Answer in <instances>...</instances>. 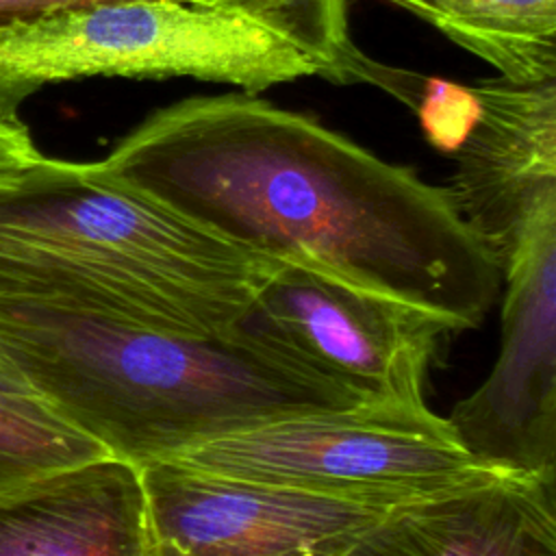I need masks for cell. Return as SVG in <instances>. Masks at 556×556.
I'll list each match as a JSON object with an SVG mask.
<instances>
[{"instance_id":"5b68a950","label":"cell","mask_w":556,"mask_h":556,"mask_svg":"<svg viewBox=\"0 0 556 556\" xmlns=\"http://www.w3.org/2000/svg\"><path fill=\"white\" fill-rule=\"evenodd\" d=\"M165 460L378 506L415 502L500 473L480 465L447 419L426 404H361L276 419Z\"/></svg>"},{"instance_id":"52a82bcc","label":"cell","mask_w":556,"mask_h":556,"mask_svg":"<svg viewBox=\"0 0 556 556\" xmlns=\"http://www.w3.org/2000/svg\"><path fill=\"white\" fill-rule=\"evenodd\" d=\"M139 473L152 556H341L391 508L174 460Z\"/></svg>"},{"instance_id":"8fae6325","label":"cell","mask_w":556,"mask_h":556,"mask_svg":"<svg viewBox=\"0 0 556 556\" xmlns=\"http://www.w3.org/2000/svg\"><path fill=\"white\" fill-rule=\"evenodd\" d=\"M0 556H152L139 467L104 456L2 489Z\"/></svg>"},{"instance_id":"5bb4252c","label":"cell","mask_w":556,"mask_h":556,"mask_svg":"<svg viewBox=\"0 0 556 556\" xmlns=\"http://www.w3.org/2000/svg\"><path fill=\"white\" fill-rule=\"evenodd\" d=\"M111 456L41 397L0 391V491Z\"/></svg>"},{"instance_id":"ac0fdd59","label":"cell","mask_w":556,"mask_h":556,"mask_svg":"<svg viewBox=\"0 0 556 556\" xmlns=\"http://www.w3.org/2000/svg\"><path fill=\"white\" fill-rule=\"evenodd\" d=\"M0 391H11V393H30L35 395L26 382L4 363V358L0 356Z\"/></svg>"},{"instance_id":"e0dca14e","label":"cell","mask_w":556,"mask_h":556,"mask_svg":"<svg viewBox=\"0 0 556 556\" xmlns=\"http://www.w3.org/2000/svg\"><path fill=\"white\" fill-rule=\"evenodd\" d=\"M83 2H91V0H0V20L15 17V15L43 13V11L74 7Z\"/></svg>"},{"instance_id":"7c38bea8","label":"cell","mask_w":556,"mask_h":556,"mask_svg":"<svg viewBox=\"0 0 556 556\" xmlns=\"http://www.w3.org/2000/svg\"><path fill=\"white\" fill-rule=\"evenodd\" d=\"M493 65L504 80H556V0H387Z\"/></svg>"},{"instance_id":"9a60e30c","label":"cell","mask_w":556,"mask_h":556,"mask_svg":"<svg viewBox=\"0 0 556 556\" xmlns=\"http://www.w3.org/2000/svg\"><path fill=\"white\" fill-rule=\"evenodd\" d=\"M415 111L432 146L456 152L478 119L480 106L471 87L424 78Z\"/></svg>"},{"instance_id":"6da1fadb","label":"cell","mask_w":556,"mask_h":556,"mask_svg":"<svg viewBox=\"0 0 556 556\" xmlns=\"http://www.w3.org/2000/svg\"><path fill=\"white\" fill-rule=\"evenodd\" d=\"M115 180L280 263L478 326L500 267L447 189L252 93L148 115L98 161Z\"/></svg>"},{"instance_id":"30bf717a","label":"cell","mask_w":556,"mask_h":556,"mask_svg":"<svg viewBox=\"0 0 556 556\" xmlns=\"http://www.w3.org/2000/svg\"><path fill=\"white\" fill-rule=\"evenodd\" d=\"M341 556H556L554 478L495 473L395 504Z\"/></svg>"},{"instance_id":"ba28073f","label":"cell","mask_w":556,"mask_h":556,"mask_svg":"<svg viewBox=\"0 0 556 556\" xmlns=\"http://www.w3.org/2000/svg\"><path fill=\"white\" fill-rule=\"evenodd\" d=\"M502 345L486 380L445 417L458 443L500 473L556 469V217L543 219L502 269Z\"/></svg>"},{"instance_id":"8992f818","label":"cell","mask_w":556,"mask_h":556,"mask_svg":"<svg viewBox=\"0 0 556 556\" xmlns=\"http://www.w3.org/2000/svg\"><path fill=\"white\" fill-rule=\"evenodd\" d=\"M369 404L421 406L452 321L315 267L280 263L237 324Z\"/></svg>"},{"instance_id":"3957f363","label":"cell","mask_w":556,"mask_h":556,"mask_svg":"<svg viewBox=\"0 0 556 556\" xmlns=\"http://www.w3.org/2000/svg\"><path fill=\"white\" fill-rule=\"evenodd\" d=\"M280 261L115 180L39 156L0 176V300L74 306L187 332H230Z\"/></svg>"},{"instance_id":"9c48e42d","label":"cell","mask_w":556,"mask_h":556,"mask_svg":"<svg viewBox=\"0 0 556 556\" xmlns=\"http://www.w3.org/2000/svg\"><path fill=\"white\" fill-rule=\"evenodd\" d=\"M471 89L480 113L454 152L447 193L502 274L526 237L556 217V80L500 76Z\"/></svg>"},{"instance_id":"7a4b0ae2","label":"cell","mask_w":556,"mask_h":556,"mask_svg":"<svg viewBox=\"0 0 556 556\" xmlns=\"http://www.w3.org/2000/svg\"><path fill=\"white\" fill-rule=\"evenodd\" d=\"M0 356L63 419L137 467L267 421L369 404L237 326L204 337L0 300Z\"/></svg>"},{"instance_id":"2e32d148","label":"cell","mask_w":556,"mask_h":556,"mask_svg":"<svg viewBox=\"0 0 556 556\" xmlns=\"http://www.w3.org/2000/svg\"><path fill=\"white\" fill-rule=\"evenodd\" d=\"M41 156L28 126L0 122V176L35 163Z\"/></svg>"},{"instance_id":"277c9868","label":"cell","mask_w":556,"mask_h":556,"mask_svg":"<svg viewBox=\"0 0 556 556\" xmlns=\"http://www.w3.org/2000/svg\"><path fill=\"white\" fill-rule=\"evenodd\" d=\"M93 76H191L256 96L319 67L245 20L172 0H91L0 20L2 124H22L35 91Z\"/></svg>"},{"instance_id":"4fadbf2b","label":"cell","mask_w":556,"mask_h":556,"mask_svg":"<svg viewBox=\"0 0 556 556\" xmlns=\"http://www.w3.org/2000/svg\"><path fill=\"white\" fill-rule=\"evenodd\" d=\"M245 20L291 43L334 83L365 80L369 59L354 46L348 0H172Z\"/></svg>"}]
</instances>
